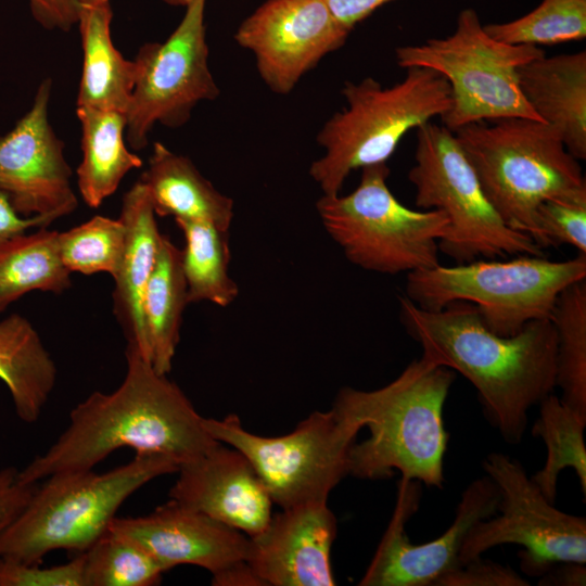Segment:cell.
Masks as SVG:
<instances>
[{"label":"cell","mask_w":586,"mask_h":586,"mask_svg":"<svg viewBox=\"0 0 586 586\" xmlns=\"http://www.w3.org/2000/svg\"><path fill=\"white\" fill-rule=\"evenodd\" d=\"M399 305L402 321L421 345L422 357L470 381L485 418L508 444H519L528 409L556 387L557 334L550 318L532 320L518 333L502 336L468 302L426 310L402 296Z\"/></svg>","instance_id":"cell-1"},{"label":"cell","mask_w":586,"mask_h":586,"mask_svg":"<svg viewBox=\"0 0 586 586\" xmlns=\"http://www.w3.org/2000/svg\"><path fill=\"white\" fill-rule=\"evenodd\" d=\"M126 373L110 393L95 391L69 412L66 429L41 455L18 470L23 483L93 470L115 450L160 453L179 462L215 447L216 441L181 388L126 346ZM180 464V463H179Z\"/></svg>","instance_id":"cell-2"},{"label":"cell","mask_w":586,"mask_h":586,"mask_svg":"<svg viewBox=\"0 0 586 586\" xmlns=\"http://www.w3.org/2000/svg\"><path fill=\"white\" fill-rule=\"evenodd\" d=\"M456 373L422 356L388 384L372 391L343 387L334 403L353 413L369 436L348 453V475L402 479L443 488L448 433L444 405Z\"/></svg>","instance_id":"cell-3"},{"label":"cell","mask_w":586,"mask_h":586,"mask_svg":"<svg viewBox=\"0 0 586 586\" xmlns=\"http://www.w3.org/2000/svg\"><path fill=\"white\" fill-rule=\"evenodd\" d=\"M406 69L404 79L391 87L372 77L344 82L346 106L317 133L323 153L308 170L322 194H340L353 170L386 163L408 131L447 112V80L426 67Z\"/></svg>","instance_id":"cell-4"},{"label":"cell","mask_w":586,"mask_h":586,"mask_svg":"<svg viewBox=\"0 0 586 586\" xmlns=\"http://www.w3.org/2000/svg\"><path fill=\"white\" fill-rule=\"evenodd\" d=\"M179 463L166 454L136 453L129 462L104 473L86 470L48 476L0 535V557L40 564L53 550L86 551L128 497L150 481L177 472Z\"/></svg>","instance_id":"cell-5"},{"label":"cell","mask_w":586,"mask_h":586,"mask_svg":"<svg viewBox=\"0 0 586 586\" xmlns=\"http://www.w3.org/2000/svg\"><path fill=\"white\" fill-rule=\"evenodd\" d=\"M454 133L491 204L510 228L532 239L544 201L586 194L578 160L548 124L508 117L472 123Z\"/></svg>","instance_id":"cell-6"},{"label":"cell","mask_w":586,"mask_h":586,"mask_svg":"<svg viewBox=\"0 0 586 586\" xmlns=\"http://www.w3.org/2000/svg\"><path fill=\"white\" fill-rule=\"evenodd\" d=\"M586 279V255L549 260L543 255L475 259L409 272L406 297L422 309L438 310L454 302L476 306L485 324L510 336L527 322L550 318L560 293Z\"/></svg>","instance_id":"cell-7"},{"label":"cell","mask_w":586,"mask_h":586,"mask_svg":"<svg viewBox=\"0 0 586 586\" xmlns=\"http://www.w3.org/2000/svg\"><path fill=\"white\" fill-rule=\"evenodd\" d=\"M543 55L539 47L492 38L471 8L459 12L451 35L395 49L399 67H426L447 80L450 106L441 119L453 132L472 123L508 117L540 122L521 92L517 71Z\"/></svg>","instance_id":"cell-8"},{"label":"cell","mask_w":586,"mask_h":586,"mask_svg":"<svg viewBox=\"0 0 586 586\" xmlns=\"http://www.w3.org/2000/svg\"><path fill=\"white\" fill-rule=\"evenodd\" d=\"M390 168H361L360 181L346 195L322 194L316 209L329 237L352 264L374 272L396 275L440 264L438 243L448 233L446 215L402 204L387 187Z\"/></svg>","instance_id":"cell-9"},{"label":"cell","mask_w":586,"mask_h":586,"mask_svg":"<svg viewBox=\"0 0 586 586\" xmlns=\"http://www.w3.org/2000/svg\"><path fill=\"white\" fill-rule=\"evenodd\" d=\"M415 165L408 179L415 204L443 212L448 233L440 251L458 264L507 255H543L524 232L510 228L486 198L455 133L432 120L417 128Z\"/></svg>","instance_id":"cell-10"},{"label":"cell","mask_w":586,"mask_h":586,"mask_svg":"<svg viewBox=\"0 0 586 586\" xmlns=\"http://www.w3.org/2000/svg\"><path fill=\"white\" fill-rule=\"evenodd\" d=\"M216 441L241 451L281 509L328 501L331 491L348 475V453L359 420L336 403L315 411L281 436H260L245 430L235 415L204 418Z\"/></svg>","instance_id":"cell-11"},{"label":"cell","mask_w":586,"mask_h":586,"mask_svg":"<svg viewBox=\"0 0 586 586\" xmlns=\"http://www.w3.org/2000/svg\"><path fill=\"white\" fill-rule=\"evenodd\" d=\"M500 499L496 514L477 522L466 536L459 563L494 547L515 544L521 570L543 575L561 562L586 563V519L557 509L542 494L517 459L492 453L483 460Z\"/></svg>","instance_id":"cell-12"},{"label":"cell","mask_w":586,"mask_h":586,"mask_svg":"<svg viewBox=\"0 0 586 586\" xmlns=\"http://www.w3.org/2000/svg\"><path fill=\"white\" fill-rule=\"evenodd\" d=\"M205 9L206 0H193L166 40L140 47L125 114V139L132 150L148 145L155 124L182 127L200 102L214 101L220 94L208 63Z\"/></svg>","instance_id":"cell-13"},{"label":"cell","mask_w":586,"mask_h":586,"mask_svg":"<svg viewBox=\"0 0 586 586\" xmlns=\"http://www.w3.org/2000/svg\"><path fill=\"white\" fill-rule=\"evenodd\" d=\"M420 484L402 477L398 481L393 514L358 585L434 586L441 576L460 565L459 551L470 530L497 512L500 492L486 474L462 492L454 522L444 534L415 545L405 525L419 508Z\"/></svg>","instance_id":"cell-14"},{"label":"cell","mask_w":586,"mask_h":586,"mask_svg":"<svg viewBox=\"0 0 586 586\" xmlns=\"http://www.w3.org/2000/svg\"><path fill=\"white\" fill-rule=\"evenodd\" d=\"M351 31L323 0H266L240 23L233 38L252 52L264 84L284 95L341 49Z\"/></svg>","instance_id":"cell-15"},{"label":"cell","mask_w":586,"mask_h":586,"mask_svg":"<svg viewBox=\"0 0 586 586\" xmlns=\"http://www.w3.org/2000/svg\"><path fill=\"white\" fill-rule=\"evenodd\" d=\"M52 82H40L28 112L0 136V191L23 217L67 216L78 207L64 142L49 120Z\"/></svg>","instance_id":"cell-16"},{"label":"cell","mask_w":586,"mask_h":586,"mask_svg":"<svg viewBox=\"0 0 586 586\" xmlns=\"http://www.w3.org/2000/svg\"><path fill=\"white\" fill-rule=\"evenodd\" d=\"M109 528L139 545L165 572L192 564L215 575L246 561L250 551L246 534L171 499L146 515L115 517Z\"/></svg>","instance_id":"cell-17"},{"label":"cell","mask_w":586,"mask_h":586,"mask_svg":"<svg viewBox=\"0 0 586 586\" xmlns=\"http://www.w3.org/2000/svg\"><path fill=\"white\" fill-rule=\"evenodd\" d=\"M328 501L282 509L250 537L247 563L264 586H333L337 521Z\"/></svg>","instance_id":"cell-18"},{"label":"cell","mask_w":586,"mask_h":586,"mask_svg":"<svg viewBox=\"0 0 586 586\" xmlns=\"http://www.w3.org/2000/svg\"><path fill=\"white\" fill-rule=\"evenodd\" d=\"M169 499L246 534L260 533L272 517V499L249 459L217 444L180 462Z\"/></svg>","instance_id":"cell-19"},{"label":"cell","mask_w":586,"mask_h":586,"mask_svg":"<svg viewBox=\"0 0 586 586\" xmlns=\"http://www.w3.org/2000/svg\"><path fill=\"white\" fill-rule=\"evenodd\" d=\"M119 219L125 227V244L113 277V313L127 347L138 351L149 361L142 298L156 263L162 233L148 190L139 180L124 194Z\"/></svg>","instance_id":"cell-20"},{"label":"cell","mask_w":586,"mask_h":586,"mask_svg":"<svg viewBox=\"0 0 586 586\" xmlns=\"http://www.w3.org/2000/svg\"><path fill=\"white\" fill-rule=\"evenodd\" d=\"M521 92L540 119L555 128L568 152L586 158V52L539 56L518 71Z\"/></svg>","instance_id":"cell-21"},{"label":"cell","mask_w":586,"mask_h":586,"mask_svg":"<svg viewBox=\"0 0 586 586\" xmlns=\"http://www.w3.org/2000/svg\"><path fill=\"white\" fill-rule=\"evenodd\" d=\"M139 181L146 188L156 216L205 222L229 231L233 200L219 192L189 157L155 142Z\"/></svg>","instance_id":"cell-22"},{"label":"cell","mask_w":586,"mask_h":586,"mask_svg":"<svg viewBox=\"0 0 586 586\" xmlns=\"http://www.w3.org/2000/svg\"><path fill=\"white\" fill-rule=\"evenodd\" d=\"M111 0H79L77 25L82 67L76 106L126 114L136 80V64L112 40Z\"/></svg>","instance_id":"cell-23"},{"label":"cell","mask_w":586,"mask_h":586,"mask_svg":"<svg viewBox=\"0 0 586 586\" xmlns=\"http://www.w3.org/2000/svg\"><path fill=\"white\" fill-rule=\"evenodd\" d=\"M56 365L33 323L20 314L0 320V380L20 420L36 422L56 383Z\"/></svg>","instance_id":"cell-24"},{"label":"cell","mask_w":586,"mask_h":586,"mask_svg":"<svg viewBox=\"0 0 586 586\" xmlns=\"http://www.w3.org/2000/svg\"><path fill=\"white\" fill-rule=\"evenodd\" d=\"M76 115L82 152L76 169L77 187L85 204L98 208L118 189L124 177L143 162L126 146L124 113L76 106Z\"/></svg>","instance_id":"cell-25"},{"label":"cell","mask_w":586,"mask_h":586,"mask_svg":"<svg viewBox=\"0 0 586 586\" xmlns=\"http://www.w3.org/2000/svg\"><path fill=\"white\" fill-rule=\"evenodd\" d=\"M188 304L181 250L162 233L156 263L142 298L149 361L158 373L168 374L171 370Z\"/></svg>","instance_id":"cell-26"},{"label":"cell","mask_w":586,"mask_h":586,"mask_svg":"<svg viewBox=\"0 0 586 586\" xmlns=\"http://www.w3.org/2000/svg\"><path fill=\"white\" fill-rule=\"evenodd\" d=\"M28 231L0 243V315L33 291L61 294L72 286V272L59 254V232L48 227Z\"/></svg>","instance_id":"cell-27"},{"label":"cell","mask_w":586,"mask_h":586,"mask_svg":"<svg viewBox=\"0 0 586 586\" xmlns=\"http://www.w3.org/2000/svg\"><path fill=\"white\" fill-rule=\"evenodd\" d=\"M175 221L184 237L181 263L188 303L209 302L219 307L232 304L239 286L228 271V231L200 221Z\"/></svg>","instance_id":"cell-28"},{"label":"cell","mask_w":586,"mask_h":586,"mask_svg":"<svg viewBox=\"0 0 586 586\" xmlns=\"http://www.w3.org/2000/svg\"><path fill=\"white\" fill-rule=\"evenodd\" d=\"M585 426L586 418L552 393L539 402L532 434L543 440L547 457L543 468L531 479L551 504L557 497L558 476L566 468L575 471L582 494L586 495Z\"/></svg>","instance_id":"cell-29"},{"label":"cell","mask_w":586,"mask_h":586,"mask_svg":"<svg viewBox=\"0 0 586 586\" xmlns=\"http://www.w3.org/2000/svg\"><path fill=\"white\" fill-rule=\"evenodd\" d=\"M550 320L557 334L560 399L586 418V279L560 293Z\"/></svg>","instance_id":"cell-30"},{"label":"cell","mask_w":586,"mask_h":586,"mask_svg":"<svg viewBox=\"0 0 586 586\" xmlns=\"http://www.w3.org/2000/svg\"><path fill=\"white\" fill-rule=\"evenodd\" d=\"M81 553L85 586H153L165 573L144 549L111 528Z\"/></svg>","instance_id":"cell-31"},{"label":"cell","mask_w":586,"mask_h":586,"mask_svg":"<svg viewBox=\"0 0 586 586\" xmlns=\"http://www.w3.org/2000/svg\"><path fill=\"white\" fill-rule=\"evenodd\" d=\"M494 39L510 44H557L586 37V0H542L525 15L484 25Z\"/></svg>","instance_id":"cell-32"},{"label":"cell","mask_w":586,"mask_h":586,"mask_svg":"<svg viewBox=\"0 0 586 586\" xmlns=\"http://www.w3.org/2000/svg\"><path fill=\"white\" fill-rule=\"evenodd\" d=\"M125 244L123 221L97 215L58 233L59 254L71 272L86 276L118 270Z\"/></svg>","instance_id":"cell-33"},{"label":"cell","mask_w":586,"mask_h":586,"mask_svg":"<svg viewBox=\"0 0 586 586\" xmlns=\"http://www.w3.org/2000/svg\"><path fill=\"white\" fill-rule=\"evenodd\" d=\"M533 240L540 249L571 245L586 255V194L544 201L536 209Z\"/></svg>","instance_id":"cell-34"},{"label":"cell","mask_w":586,"mask_h":586,"mask_svg":"<svg viewBox=\"0 0 586 586\" xmlns=\"http://www.w3.org/2000/svg\"><path fill=\"white\" fill-rule=\"evenodd\" d=\"M0 586H85L82 553L50 568L0 557Z\"/></svg>","instance_id":"cell-35"},{"label":"cell","mask_w":586,"mask_h":586,"mask_svg":"<svg viewBox=\"0 0 586 586\" xmlns=\"http://www.w3.org/2000/svg\"><path fill=\"white\" fill-rule=\"evenodd\" d=\"M509 565L474 558L441 576L434 586H528Z\"/></svg>","instance_id":"cell-36"},{"label":"cell","mask_w":586,"mask_h":586,"mask_svg":"<svg viewBox=\"0 0 586 586\" xmlns=\"http://www.w3.org/2000/svg\"><path fill=\"white\" fill-rule=\"evenodd\" d=\"M37 485L21 482L15 467L0 470V535L27 506Z\"/></svg>","instance_id":"cell-37"},{"label":"cell","mask_w":586,"mask_h":586,"mask_svg":"<svg viewBox=\"0 0 586 586\" xmlns=\"http://www.w3.org/2000/svg\"><path fill=\"white\" fill-rule=\"evenodd\" d=\"M30 13L48 30L68 31L77 25L79 0H28Z\"/></svg>","instance_id":"cell-38"},{"label":"cell","mask_w":586,"mask_h":586,"mask_svg":"<svg viewBox=\"0 0 586 586\" xmlns=\"http://www.w3.org/2000/svg\"><path fill=\"white\" fill-rule=\"evenodd\" d=\"M54 220L48 216L23 217L14 209L7 194L0 191V243L30 229L49 227Z\"/></svg>","instance_id":"cell-39"},{"label":"cell","mask_w":586,"mask_h":586,"mask_svg":"<svg viewBox=\"0 0 586 586\" xmlns=\"http://www.w3.org/2000/svg\"><path fill=\"white\" fill-rule=\"evenodd\" d=\"M335 17L348 29L392 0H323Z\"/></svg>","instance_id":"cell-40"},{"label":"cell","mask_w":586,"mask_h":586,"mask_svg":"<svg viewBox=\"0 0 586 586\" xmlns=\"http://www.w3.org/2000/svg\"><path fill=\"white\" fill-rule=\"evenodd\" d=\"M539 586H585L586 568L578 562H561L540 575Z\"/></svg>","instance_id":"cell-41"},{"label":"cell","mask_w":586,"mask_h":586,"mask_svg":"<svg viewBox=\"0 0 586 586\" xmlns=\"http://www.w3.org/2000/svg\"><path fill=\"white\" fill-rule=\"evenodd\" d=\"M212 576V584L216 586H264L247 561L235 563Z\"/></svg>","instance_id":"cell-42"},{"label":"cell","mask_w":586,"mask_h":586,"mask_svg":"<svg viewBox=\"0 0 586 586\" xmlns=\"http://www.w3.org/2000/svg\"><path fill=\"white\" fill-rule=\"evenodd\" d=\"M161 1H163L164 3H166L168 5L184 7L186 8L193 0H161Z\"/></svg>","instance_id":"cell-43"}]
</instances>
